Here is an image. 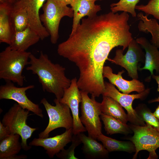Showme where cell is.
<instances>
[{
  "label": "cell",
  "instance_id": "cell-1",
  "mask_svg": "<svg viewBox=\"0 0 159 159\" xmlns=\"http://www.w3.org/2000/svg\"><path fill=\"white\" fill-rule=\"evenodd\" d=\"M129 18L127 12L112 11L83 18L75 32L58 45V54L78 68L79 82L92 86L104 84L103 69L110 52L119 46L124 52L133 39Z\"/></svg>",
  "mask_w": 159,
  "mask_h": 159
},
{
  "label": "cell",
  "instance_id": "cell-2",
  "mask_svg": "<svg viewBox=\"0 0 159 159\" xmlns=\"http://www.w3.org/2000/svg\"><path fill=\"white\" fill-rule=\"evenodd\" d=\"M29 59V65L26 69L37 75L43 91L54 94L59 100L63 95L65 89L70 86L71 82V80L65 75V68L52 62L42 51L38 58L31 53Z\"/></svg>",
  "mask_w": 159,
  "mask_h": 159
},
{
  "label": "cell",
  "instance_id": "cell-3",
  "mask_svg": "<svg viewBox=\"0 0 159 159\" xmlns=\"http://www.w3.org/2000/svg\"><path fill=\"white\" fill-rule=\"evenodd\" d=\"M31 54L13 49L9 46L6 48L0 53V78L22 86L24 79L23 71L29 64Z\"/></svg>",
  "mask_w": 159,
  "mask_h": 159
},
{
  "label": "cell",
  "instance_id": "cell-4",
  "mask_svg": "<svg viewBox=\"0 0 159 159\" xmlns=\"http://www.w3.org/2000/svg\"><path fill=\"white\" fill-rule=\"evenodd\" d=\"M40 15L43 25L50 36V42L56 44L59 37V28L61 19L64 16L73 17V10L71 7L62 4L57 0H47Z\"/></svg>",
  "mask_w": 159,
  "mask_h": 159
},
{
  "label": "cell",
  "instance_id": "cell-5",
  "mask_svg": "<svg viewBox=\"0 0 159 159\" xmlns=\"http://www.w3.org/2000/svg\"><path fill=\"white\" fill-rule=\"evenodd\" d=\"M29 112L17 103H15L4 115L1 121L2 124L9 128L11 134L20 135L22 149L26 151L32 148L31 146L27 145V140L37 130V128L31 127L26 124Z\"/></svg>",
  "mask_w": 159,
  "mask_h": 159
},
{
  "label": "cell",
  "instance_id": "cell-6",
  "mask_svg": "<svg viewBox=\"0 0 159 159\" xmlns=\"http://www.w3.org/2000/svg\"><path fill=\"white\" fill-rule=\"evenodd\" d=\"M54 101L55 106L50 104L45 98L41 100L40 103L43 105L48 114L49 121L44 130L39 134V138L48 137L49 133L57 128L63 127L66 130L73 128V119L68 106L56 98Z\"/></svg>",
  "mask_w": 159,
  "mask_h": 159
},
{
  "label": "cell",
  "instance_id": "cell-7",
  "mask_svg": "<svg viewBox=\"0 0 159 159\" xmlns=\"http://www.w3.org/2000/svg\"><path fill=\"white\" fill-rule=\"evenodd\" d=\"M81 96V116L80 117L85 126L88 136L96 140L102 133L100 115L102 112L101 103L95 97L90 98L88 92L80 90Z\"/></svg>",
  "mask_w": 159,
  "mask_h": 159
},
{
  "label": "cell",
  "instance_id": "cell-8",
  "mask_svg": "<svg viewBox=\"0 0 159 159\" xmlns=\"http://www.w3.org/2000/svg\"><path fill=\"white\" fill-rule=\"evenodd\" d=\"M130 126L134 135L128 139L133 143L135 148L133 159H136L139 152L142 150L149 152L148 159L158 158L156 150L159 148V132L148 125L140 126L131 124Z\"/></svg>",
  "mask_w": 159,
  "mask_h": 159
},
{
  "label": "cell",
  "instance_id": "cell-9",
  "mask_svg": "<svg viewBox=\"0 0 159 159\" xmlns=\"http://www.w3.org/2000/svg\"><path fill=\"white\" fill-rule=\"evenodd\" d=\"M105 90L102 96L110 97L117 102L126 110L128 121L135 125L145 126V122L138 115L132 107L133 101L136 99H145L148 95L150 89L147 88L143 92L135 94L130 95L121 93L115 86L110 82L105 81Z\"/></svg>",
  "mask_w": 159,
  "mask_h": 159
},
{
  "label": "cell",
  "instance_id": "cell-10",
  "mask_svg": "<svg viewBox=\"0 0 159 159\" xmlns=\"http://www.w3.org/2000/svg\"><path fill=\"white\" fill-rule=\"evenodd\" d=\"M140 45L136 40L129 43L128 50L124 55L122 49H118L112 59H108L112 63L121 66L127 71L128 75L132 79H138V64L145 61V54Z\"/></svg>",
  "mask_w": 159,
  "mask_h": 159
},
{
  "label": "cell",
  "instance_id": "cell-11",
  "mask_svg": "<svg viewBox=\"0 0 159 159\" xmlns=\"http://www.w3.org/2000/svg\"><path fill=\"white\" fill-rule=\"evenodd\" d=\"M34 87L33 85L25 87H17L12 82H7L0 87V99L11 100L16 102L22 108L28 110L42 118V110L38 105L30 100L26 91Z\"/></svg>",
  "mask_w": 159,
  "mask_h": 159
},
{
  "label": "cell",
  "instance_id": "cell-12",
  "mask_svg": "<svg viewBox=\"0 0 159 159\" xmlns=\"http://www.w3.org/2000/svg\"><path fill=\"white\" fill-rule=\"evenodd\" d=\"M47 0H17L12 4L11 9H23L27 12L30 26L43 40L49 36L43 25L40 18L39 11Z\"/></svg>",
  "mask_w": 159,
  "mask_h": 159
},
{
  "label": "cell",
  "instance_id": "cell-13",
  "mask_svg": "<svg viewBox=\"0 0 159 159\" xmlns=\"http://www.w3.org/2000/svg\"><path fill=\"white\" fill-rule=\"evenodd\" d=\"M77 80L76 77L71 80L70 85L65 89L63 95L59 100L61 102L68 105L71 111L73 121L72 132L74 135L87 131L79 117V105L81 101V96Z\"/></svg>",
  "mask_w": 159,
  "mask_h": 159
},
{
  "label": "cell",
  "instance_id": "cell-14",
  "mask_svg": "<svg viewBox=\"0 0 159 159\" xmlns=\"http://www.w3.org/2000/svg\"><path fill=\"white\" fill-rule=\"evenodd\" d=\"M72 129L66 130L63 133L52 137L34 138L29 143V145L43 147L48 156L52 158L64 149L67 144L72 142L73 135Z\"/></svg>",
  "mask_w": 159,
  "mask_h": 159
},
{
  "label": "cell",
  "instance_id": "cell-15",
  "mask_svg": "<svg viewBox=\"0 0 159 159\" xmlns=\"http://www.w3.org/2000/svg\"><path fill=\"white\" fill-rule=\"evenodd\" d=\"M124 72V70H122L117 74H114L110 67L104 66L103 75L104 78H107L110 83L117 87L119 91L123 93L129 94L133 92L140 93L145 90L143 83L138 79H132L129 81L123 78L122 74Z\"/></svg>",
  "mask_w": 159,
  "mask_h": 159
},
{
  "label": "cell",
  "instance_id": "cell-16",
  "mask_svg": "<svg viewBox=\"0 0 159 159\" xmlns=\"http://www.w3.org/2000/svg\"><path fill=\"white\" fill-rule=\"evenodd\" d=\"M102 0H74L71 6L73 10L74 15L72 31H75L81 19L85 16L92 17L97 15V13L101 10L100 5L95 4L97 1Z\"/></svg>",
  "mask_w": 159,
  "mask_h": 159
},
{
  "label": "cell",
  "instance_id": "cell-17",
  "mask_svg": "<svg viewBox=\"0 0 159 159\" xmlns=\"http://www.w3.org/2000/svg\"><path fill=\"white\" fill-rule=\"evenodd\" d=\"M137 42L144 49L145 51V64L144 66L138 69L148 70L150 75L147 79L150 80L152 76L154 74L153 71L155 70L159 74V50L156 47L152 44L145 37H140L136 39Z\"/></svg>",
  "mask_w": 159,
  "mask_h": 159
},
{
  "label": "cell",
  "instance_id": "cell-18",
  "mask_svg": "<svg viewBox=\"0 0 159 159\" xmlns=\"http://www.w3.org/2000/svg\"><path fill=\"white\" fill-rule=\"evenodd\" d=\"M40 39L39 36L29 26L24 30L14 32L9 46L13 49L26 51Z\"/></svg>",
  "mask_w": 159,
  "mask_h": 159
},
{
  "label": "cell",
  "instance_id": "cell-19",
  "mask_svg": "<svg viewBox=\"0 0 159 159\" xmlns=\"http://www.w3.org/2000/svg\"><path fill=\"white\" fill-rule=\"evenodd\" d=\"M20 135L18 134H10L0 140V159H26V155H17L22 148L19 142Z\"/></svg>",
  "mask_w": 159,
  "mask_h": 159
},
{
  "label": "cell",
  "instance_id": "cell-20",
  "mask_svg": "<svg viewBox=\"0 0 159 159\" xmlns=\"http://www.w3.org/2000/svg\"><path fill=\"white\" fill-rule=\"evenodd\" d=\"M12 4L0 3V42L9 45L14 33L11 19Z\"/></svg>",
  "mask_w": 159,
  "mask_h": 159
},
{
  "label": "cell",
  "instance_id": "cell-21",
  "mask_svg": "<svg viewBox=\"0 0 159 159\" xmlns=\"http://www.w3.org/2000/svg\"><path fill=\"white\" fill-rule=\"evenodd\" d=\"M82 143L81 148L86 158L90 159H98L107 158L109 152L103 145L98 142L96 139L85 134H78Z\"/></svg>",
  "mask_w": 159,
  "mask_h": 159
},
{
  "label": "cell",
  "instance_id": "cell-22",
  "mask_svg": "<svg viewBox=\"0 0 159 159\" xmlns=\"http://www.w3.org/2000/svg\"><path fill=\"white\" fill-rule=\"evenodd\" d=\"M102 98L101 103L102 113L127 124L128 121L127 114L125 113L121 105L110 97L103 96Z\"/></svg>",
  "mask_w": 159,
  "mask_h": 159
},
{
  "label": "cell",
  "instance_id": "cell-23",
  "mask_svg": "<svg viewBox=\"0 0 159 159\" xmlns=\"http://www.w3.org/2000/svg\"><path fill=\"white\" fill-rule=\"evenodd\" d=\"M148 16L142 12L138 14L137 17L140 20L138 26V30L141 32L150 33L152 36L151 43L159 48V24L156 19H149Z\"/></svg>",
  "mask_w": 159,
  "mask_h": 159
},
{
  "label": "cell",
  "instance_id": "cell-24",
  "mask_svg": "<svg viewBox=\"0 0 159 159\" xmlns=\"http://www.w3.org/2000/svg\"><path fill=\"white\" fill-rule=\"evenodd\" d=\"M101 141L109 152L124 151L129 153L135 152L134 145L131 141H122L107 137L102 133L97 139Z\"/></svg>",
  "mask_w": 159,
  "mask_h": 159
},
{
  "label": "cell",
  "instance_id": "cell-25",
  "mask_svg": "<svg viewBox=\"0 0 159 159\" xmlns=\"http://www.w3.org/2000/svg\"><path fill=\"white\" fill-rule=\"evenodd\" d=\"M100 118L103 122L105 130L108 135L117 133L127 135L132 132L129 125L112 116L102 113Z\"/></svg>",
  "mask_w": 159,
  "mask_h": 159
},
{
  "label": "cell",
  "instance_id": "cell-26",
  "mask_svg": "<svg viewBox=\"0 0 159 159\" xmlns=\"http://www.w3.org/2000/svg\"><path fill=\"white\" fill-rule=\"evenodd\" d=\"M11 19L14 32L22 30L30 26L28 15L25 10L11 9Z\"/></svg>",
  "mask_w": 159,
  "mask_h": 159
},
{
  "label": "cell",
  "instance_id": "cell-27",
  "mask_svg": "<svg viewBox=\"0 0 159 159\" xmlns=\"http://www.w3.org/2000/svg\"><path fill=\"white\" fill-rule=\"evenodd\" d=\"M135 109L146 125L151 126L159 132V121L146 105L139 104Z\"/></svg>",
  "mask_w": 159,
  "mask_h": 159
},
{
  "label": "cell",
  "instance_id": "cell-28",
  "mask_svg": "<svg viewBox=\"0 0 159 159\" xmlns=\"http://www.w3.org/2000/svg\"><path fill=\"white\" fill-rule=\"evenodd\" d=\"M140 0H120L110 5V9L114 13L122 11L130 13L133 17L136 16L135 8Z\"/></svg>",
  "mask_w": 159,
  "mask_h": 159
},
{
  "label": "cell",
  "instance_id": "cell-29",
  "mask_svg": "<svg viewBox=\"0 0 159 159\" xmlns=\"http://www.w3.org/2000/svg\"><path fill=\"white\" fill-rule=\"evenodd\" d=\"M135 9L143 12L148 16L152 15L159 21V0H150L145 5H137Z\"/></svg>",
  "mask_w": 159,
  "mask_h": 159
},
{
  "label": "cell",
  "instance_id": "cell-30",
  "mask_svg": "<svg viewBox=\"0 0 159 159\" xmlns=\"http://www.w3.org/2000/svg\"><path fill=\"white\" fill-rule=\"evenodd\" d=\"M72 144L67 149H64L56 155L59 158L62 159H78L74 155V150L76 148L82 143L78 135H73Z\"/></svg>",
  "mask_w": 159,
  "mask_h": 159
},
{
  "label": "cell",
  "instance_id": "cell-31",
  "mask_svg": "<svg viewBox=\"0 0 159 159\" xmlns=\"http://www.w3.org/2000/svg\"><path fill=\"white\" fill-rule=\"evenodd\" d=\"M11 134L9 128L0 121V140Z\"/></svg>",
  "mask_w": 159,
  "mask_h": 159
},
{
  "label": "cell",
  "instance_id": "cell-32",
  "mask_svg": "<svg viewBox=\"0 0 159 159\" xmlns=\"http://www.w3.org/2000/svg\"><path fill=\"white\" fill-rule=\"evenodd\" d=\"M152 77L156 81L158 85V88L157 89V91L159 93V74L155 75L153 74L152 76ZM156 102H159V95L157 98L152 99L148 101L149 103H150Z\"/></svg>",
  "mask_w": 159,
  "mask_h": 159
},
{
  "label": "cell",
  "instance_id": "cell-33",
  "mask_svg": "<svg viewBox=\"0 0 159 159\" xmlns=\"http://www.w3.org/2000/svg\"><path fill=\"white\" fill-rule=\"evenodd\" d=\"M74 0H62L61 3L65 5L70 4L72 5L74 2Z\"/></svg>",
  "mask_w": 159,
  "mask_h": 159
},
{
  "label": "cell",
  "instance_id": "cell-34",
  "mask_svg": "<svg viewBox=\"0 0 159 159\" xmlns=\"http://www.w3.org/2000/svg\"><path fill=\"white\" fill-rule=\"evenodd\" d=\"M153 114L159 121V104Z\"/></svg>",
  "mask_w": 159,
  "mask_h": 159
},
{
  "label": "cell",
  "instance_id": "cell-35",
  "mask_svg": "<svg viewBox=\"0 0 159 159\" xmlns=\"http://www.w3.org/2000/svg\"><path fill=\"white\" fill-rule=\"evenodd\" d=\"M17 0H9V2L12 4L14 3Z\"/></svg>",
  "mask_w": 159,
  "mask_h": 159
},
{
  "label": "cell",
  "instance_id": "cell-36",
  "mask_svg": "<svg viewBox=\"0 0 159 159\" xmlns=\"http://www.w3.org/2000/svg\"><path fill=\"white\" fill-rule=\"evenodd\" d=\"M58 1H59V2H60V3L62 1V0H57Z\"/></svg>",
  "mask_w": 159,
  "mask_h": 159
}]
</instances>
